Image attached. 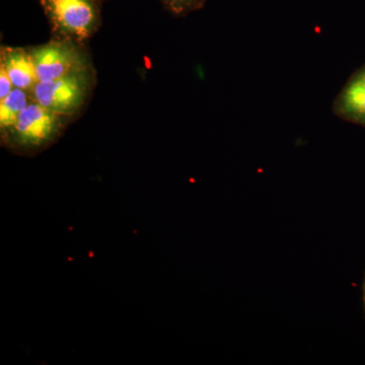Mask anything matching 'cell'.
I'll return each mask as SVG.
<instances>
[{"instance_id":"1","label":"cell","mask_w":365,"mask_h":365,"mask_svg":"<svg viewBox=\"0 0 365 365\" xmlns=\"http://www.w3.org/2000/svg\"><path fill=\"white\" fill-rule=\"evenodd\" d=\"M88 91V76L83 71L54 81H38L31 95L38 104L64 116L83 104Z\"/></svg>"},{"instance_id":"6","label":"cell","mask_w":365,"mask_h":365,"mask_svg":"<svg viewBox=\"0 0 365 365\" xmlns=\"http://www.w3.org/2000/svg\"><path fill=\"white\" fill-rule=\"evenodd\" d=\"M13 81L14 88L32 91L38 83L37 72L32 53L6 48L1 51V63Z\"/></svg>"},{"instance_id":"10","label":"cell","mask_w":365,"mask_h":365,"mask_svg":"<svg viewBox=\"0 0 365 365\" xmlns=\"http://www.w3.org/2000/svg\"><path fill=\"white\" fill-rule=\"evenodd\" d=\"M364 302H365V297H364Z\"/></svg>"},{"instance_id":"3","label":"cell","mask_w":365,"mask_h":365,"mask_svg":"<svg viewBox=\"0 0 365 365\" xmlns=\"http://www.w3.org/2000/svg\"><path fill=\"white\" fill-rule=\"evenodd\" d=\"M61 124V115L33 101L21 113L9 132L20 145L40 148L58 134Z\"/></svg>"},{"instance_id":"8","label":"cell","mask_w":365,"mask_h":365,"mask_svg":"<svg viewBox=\"0 0 365 365\" xmlns=\"http://www.w3.org/2000/svg\"><path fill=\"white\" fill-rule=\"evenodd\" d=\"M206 0H163L167 9L176 14H185L203 6Z\"/></svg>"},{"instance_id":"5","label":"cell","mask_w":365,"mask_h":365,"mask_svg":"<svg viewBox=\"0 0 365 365\" xmlns=\"http://www.w3.org/2000/svg\"><path fill=\"white\" fill-rule=\"evenodd\" d=\"M336 116L365 126V64L347 81L333 104Z\"/></svg>"},{"instance_id":"7","label":"cell","mask_w":365,"mask_h":365,"mask_svg":"<svg viewBox=\"0 0 365 365\" xmlns=\"http://www.w3.org/2000/svg\"><path fill=\"white\" fill-rule=\"evenodd\" d=\"M28 91L14 88L9 95L0 100V127L2 131H9L16 124L21 113L30 104Z\"/></svg>"},{"instance_id":"9","label":"cell","mask_w":365,"mask_h":365,"mask_svg":"<svg viewBox=\"0 0 365 365\" xmlns=\"http://www.w3.org/2000/svg\"><path fill=\"white\" fill-rule=\"evenodd\" d=\"M14 88L13 81L4 67L0 66V100L6 98Z\"/></svg>"},{"instance_id":"2","label":"cell","mask_w":365,"mask_h":365,"mask_svg":"<svg viewBox=\"0 0 365 365\" xmlns=\"http://www.w3.org/2000/svg\"><path fill=\"white\" fill-rule=\"evenodd\" d=\"M42 4L55 29L76 39H86L98 25L97 0H42Z\"/></svg>"},{"instance_id":"4","label":"cell","mask_w":365,"mask_h":365,"mask_svg":"<svg viewBox=\"0 0 365 365\" xmlns=\"http://www.w3.org/2000/svg\"><path fill=\"white\" fill-rule=\"evenodd\" d=\"M31 53L35 62L38 81H54L86 71L83 57L68 43H48Z\"/></svg>"}]
</instances>
